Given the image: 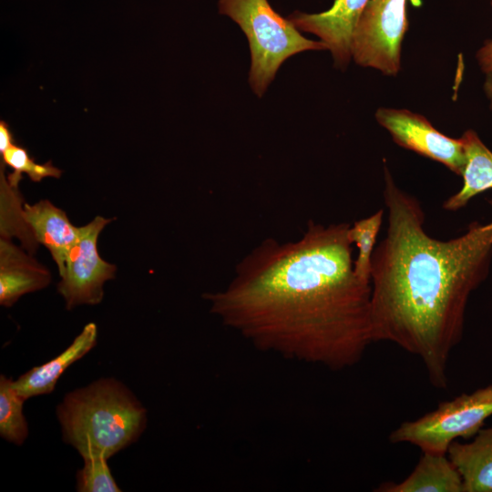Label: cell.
<instances>
[{
    "mask_svg": "<svg viewBox=\"0 0 492 492\" xmlns=\"http://www.w3.org/2000/svg\"><path fill=\"white\" fill-rule=\"evenodd\" d=\"M349 227L310 220L295 241L263 240L203 295L210 312L261 351L333 371L357 364L374 343L371 284L354 272Z\"/></svg>",
    "mask_w": 492,
    "mask_h": 492,
    "instance_id": "cell-1",
    "label": "cell"
},
{
    "mask_svg": "<svg viewBox=\"0 0 492 492\" xmlns=\"http://www.w3.org/2000/svg\"><path fill=\"white\" fill-rule=\"evenodd\" d=\"M383 196L388 226L371 260L373 342L417 356L431 384L444 389L469 297L489 273L492 220L473 221L462 235L442 241L426 232L421 203L386 168Z\"/></svg>",
    "mask_w": 492,
    "mask_h": 492,
    "instance_id": "cell-2",
    "label": "cell"
},
{
    "mask_svg": "<svg viewBox=\"0 0 492 492\" xmlns=\"http://www.w3.org/2000/svg\"><path fill=\"white\" fill-rule=\"evenodd\" d=\"M63 440L82 458L107 459L136 442L147 412L119 381L101 378L67 394L56 408Z\"/></svg>",
    "mask_w": 492,
    "mask_h": 492,
    "instance_id": "cell-3",
    "label": "cell"
},
{
    "mask_svg": "<svg viewBox=\"0 0 492 492\" xmlns=\"http://www.w3.org/2000/svg\"><path fill=\"white\" fill-rule=\"evenodd\" d=\"M219 11L235 21L248 38L251 50L249 83L261 97L281 65L306 50H323V41H313L281 16L268 0H220Z\"/></svg>",
    "mask_w": 492,
    "mask_h": 492,
    "instance_id": "cell-4",
    "label": "cell"
},
{
    "mask_svg": "<svg viewBox=\"0 0 492 492\" xmlns=\"http://www.w3.org/2000/svg\"><path fill=\"white\" fill-rule=\"evenodd\" d=\"M492 415V384L442 402L412 421L403 422L389 435L393 444H410L422 452L447 454L457 438L474 437Z\"/></svg>",
    "mask_w": 492,
    "mask_h": 492,
    "instance_id": "cell-5",
    "label": "cell"
},
{
    "mask_svg": "<svg viewBox=\"0 0 492 492\" xmlns=\"http://www.w3.org/2000/svg\"><path fill=\"white\" fill-rule=\"evenodd\" d=\"M408 0H369L354 28L352 57L386 76L401 69V49L408 30Z\"/></svg>",
    "mask_w": 492,
    "mask_h": 492,
    "instance_id": "cell-6",
    "label": "cell"
},
{
    "mask_svg": "<svg viewBox=\"0 0 492 492\" xmlns=\"http://www.w3.org/2000/svg\"><path fill=\"white\" fill-rule=\"evenodd\" d=\"M112 220L97 216L79 227L78 238L67 256L65 271L57 284L67 310L100 303L104 283L115 276L116 265L103 260L97 250L98 236Z\"/></svg>",
    "mask_w": 492,
    "mask_h": 492,
    "instance_id": "cell-7",
    "label": "cell"
},
{
    "mask_svg": "<svg viewBox=\"0 0 492 492\" xmlns=\"http://www.w3.org/2000/svg\"><path fill=\"white\" fill-rule=\"evenodd\" d=\"M375 118L397 145L437 161L461 176L466 160L461 138L447 137L424 116L407 109L380 108Z\"/></svg>",
    "mask_w": 492,
    "mask_h": 492,
    "instance_id": "cell-8",
    "label": "cell"
},
{
    "mask_svg": "<svg viewBox=\"0 0 492 492\" xmlns=\"http://www.w3.org/2000/svg\"><path fill=\"white\" fill-rule=\"evenodd\" d=\"M369 0H335L332 7L318 14L295 11L289 20L297 29L317 36L326 44L334 64L345 68L352 57L354 28Z\"/></svg>",
    "mask_w": 492,
    "mask_h": 492,
    "instance_id": "cell-9",
    "label": "cell"
},
{
    "mask_svg": "<svg viewBox=\"0 0 492 492\" xmlns=\"http://www.w3.org/2000/svg\"><path fill=\"white\" fill-rule=\"evenodd\" d=\"M24 249V248H23ZM10 239H0V304L13 306L18 299L49 285L51 273L33 254Z\"/></svg>",
    "mask_w": 492,
    "mask_h": 492,
    "instance_id": "cell-10",
    "label": "cell"
},
{
    "mask_svg": "<svg viewBox=\"0 0 492 492\" xmlns=\"http://www.w3.org/2000/svg\"><path fill=\"white\" fill-rule=\"evenodd\" d=\"M24 219L36 241L49 251L61 276L67 256L78 238L79 227L74 226L66 212L48 200L24 203Z\"/></svg>",
    "mask_w": 492,
    "mask_h": 492,
    "instance_id": "cell-11",
    "label": "cell"
},
{
    "mask_svg": "<svg viewBox=\"0 0 492 492\" xmlns=\"http://www.w3.org/2000/svg\"><path fill=\"white\" fill-rule=\"evenodd\" d=\"M97 327L88 323L71 344L50 361L35 366L13 380L14 388L25 399L52 393L62 374L86 355L97 343Z\"/></svg>",
    "mask_w": 492,
    "mask_h": 492,
    "instance_id": "cell-12",
    "label": "cell"
},
{
    "mask_svg": "<svg viewBox=\"0 0 492 492\" xmlns=\"http://www.w3.org/2000/svg\"><path fill=\"white\" fill-rule=\"evenodd\" d=\"M447 456L463 479L464 492H492V425L481 428L470 442L454 441Z\"/></svg>",
    "mask_w": 492,
    "mask_h": 492,
    "instance_id": "cell-13",
    "label": "cell"
},
{
    "mask_svg": "<svg viewBox=\"0 0 492 492\" xmlns=\"http://www.w3.org/2000/svg\"><path fill=\"white\" fill-rule=\"evenodd\" d=\"M379 492H464L463 479L447 454L422 452L410 475L399 483H383Z\"/></svg>",
    "mask_w": 492,
    "mask_h": 492,
    "instance_id": "cell-14",
    "label": "cell"
},
{
    "mask_svg": "<svg viewBox=\"0 0 492 492\" xmlns=\"http://www.w3.org/2000/svg\"><path fill=\"white\" fill-rule=\"evenodd\" d=\"M465 149V167L461 189L443 203V209L456 211L473 198L492 189V151L476 131L468 129L460 137Z\"/></svg>",
    "mask_w": 492,
    "mask_h": 492,
    "instance_id": "cell-15",
    "label": "cell"
},
{
    "mask_svg": "<svg viewBox=\"0 0 492 492\" xmlns=\"http://www.w3.org/2000/svg\"><path fill=\"white\" fill-rule=\"evenodd\" d=\"M4 165L1 160V238L11 240L13 236H17L22 241L23 248L34 254L38 242L24 219V203L21 201L18 186L8 182L4 173Z\"/></svg>",
    "mask_w": 492,
    "mask_h": 492,
    "instance_id": "cell-16",
    "label": "cell"
},
{
    "mask_svg": "<svg viewBox=\"0 0 492 492\" xmlns=\"http://www.w3.org/2000/svg\"><path fill=\"white\" fill-rule=\"evenodd\" d=\"M26 400L16 392L12 378L0 375V436L16 446L24 444L28 435L23 414Z\"/></svg>",
    "mask_w": 492,
    "mask_h": 492,
    "instance_id": "cell-17",
    "label": "cell"
},
{
    "mask_svg": "<svg viewBox=\"0 0 492 492\" xmlns=\"http://www.w3.org/2000/svg\"><path fill=\"white\" fill-rule=\"evenodd\" d=\"M384 210H379L367 218L350 224L348 238L358 248V254L354 261L356 275L370 282L371 260L375 249L377 235L382 226Z\"/></svg>",
    "mask_w": 492,
    "mask_h": 492,
    "instance_id": "cell-18",
    "label": "cell"
},
{
    "mask_svg": "<svg viewBox=\"0 0 492 492\" xmlns=\"http://www.w3.org/2000/svg\"><path fill=\"white\" fill-rule=\"evenodd\" d=\"M1 160L13 169L7 176V180L15 186H19L23 173L34 182H39L46 177L58 179L62 175V170L55 167L50 160L38 164L29 156L26 149L15 144L1 154Z\"/></svg>",
    "mask_w": 492,
    "mask_h": 492,
    "instance_id": "cell-19",
    "label": "cell"
},
{
    "mask_svg": "<svg viewBox=\"0 0 492 492\" xmlns=\"http://www.w3.org/2000/svg\"><path fill=\"white\" fill-rule=\"evenodd\" d=\"M84 466L76 475L78 492H119L108 465L102 456L83 458Z\"/></svg>",
    "mask_w": 492,
    "mask_h": 492,
    "instance_id": "cell-20",
    "label": "cell"
},
{
    "mask_svg": "<svg viewBox=\"0 0 492 492\" xmlns=\"http://www.w3.org/2000/svg\"><path fill=\"white\" fill-rule=\"evenodd\" d=\"M476 57L481 71L485 75L484 90L492 110V39L484 42L483 46L477 50Z\"/></svg>",
    "mask_w": 492,
    "mask_h": 492,
    "instance_id": "cell-21",
    "label": "cell"
},
{
    "mask_svg": "<svg viewBox=\"0 0 492 492\" xmlns=\"http://www.w3.org/2000/svg\"><path fill=\"white\" fill-rule=\"evenodd\" d=\"M14 144L13 134L8 124L0 121V154H3L10 146Z\"/></svg>",
    "mask_w": 492,
    "mask_h": 492,
    "instance_id": "cell-22",
    "label": "cell"
}]
</instances>
